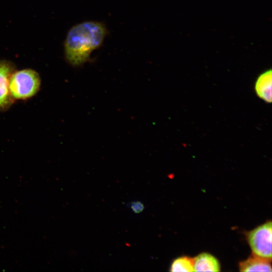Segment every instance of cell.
<instances>
[{"instance_id": "1", "label": "cell", "mask_w": 272, "mask_h": 272, "mask_svg": "<svg viewBox=\"0 0 272 272\" xmlns=\"http://www.w3.org/2000/svg\"><path fill=\"white\" fill-rule=\"evenodd\" d=\"M106 35V28L100 22L85 21L72 27L64 41L66 61L74 67L84 65L92 52L102 45Z\"/></svg>"}, {"instance_id": "2", "label": "cell", "mask_w": 272, "mask_h": 272, "mask_svg": "<svg viewBox=\"0 0 272 272\" xmlns=\"http://www.w3.org/2000/svg\"><path fill=\"white\" fill-rule=\"evenodd\" d=\"M41 84L38 72L31 69L15 71L11 75L9 83L10 95L15 100H26L35 96Z\"/></svg>"}, {"instance_id": "3", "label": "cell", "mask_w": 272, "mask_h": 272, "mask_svg": "<svg viewBox=\"0 0 272 272\" xmlns=\"http://www.w3.org/2000/svg\"><path fill=\"white\" fill-rule=\"evenodd\" d=\"M271 222L269 221L247 234V239L252 254L271 260Z\"/></svg>"}, {"instance_id": "4", "label": "cell", "mask_w": 272, "mask_h": 272, "mask_svg": "<svg viewBox=\"0 0 272 272\" xmlns=\"http://www.w3.org/2000/svg\"><path fill=\"white\" fill-rule=\"evenodd\" d=\"M14 64L6 60H0V111L8 110L14 103L9 89L12 74L15 71Z\"/></svg>"}, {"instance_id": "5", "label": "cell", "mask_w": 272, "mask_h": 272, "mask_svg": "<svg viewBox=\"0 0 272 272\" xmlns=\"http://www.w3.org/2000/svg\"><path fill=\"white\" fill-rule=\"evenodd\" d=\"M271 260L252 254L247 259L239 264L240 271H267L271 272Z\"/></svg>"}, {"instance_id": "6", "label": "cell", "mask_w": 272, "mask_h": 272, "mask_svg": "<svg viewBox=\"0 0 272 272\" xmlns=\"http://www.w3.org/2000/svg\"><path fill=\"white\" fill-rule=\"evenodd\" d=\"M193 259V271H220V265L218 259L212 254L203 252Z\"/></svg>"}, {"instance_id": "7", "label": "cell", "mask_w": 272, "mask_h": 272, "mask_svg": "<svg viewBox=\"0 0 272 272\" xmlns=\"http://www.w3.org/2000/svg\"><path fill=\"white\" fill-rule=\"evenodd\" d=\"M271 71L268 70L261 74L255 83L256 94L266 102H271Z\"/></svg>"}, {"instance_id": "8", "label": "cell", "mask_w": 272, "mask_h": 272, "mask_svg": "<svg viewBox=\"0 0 272 272\" xmlns=\"http://www.w3.org/2000/svg\"><path fill=\"white\" fill-rule=\"evenodd\" d=\"M171 271H193V259L187 256L177 258L172 262Z\"/></svg>"}, {"instance_id": "9", "label": "cell", "mask_w": 272, "mask_h": 272, "mask_svg": "<svg viewBox=\"0 0 272 272\" xmlns=\"http://www.w3.org/2000/svg\"><path fill=\"white\" fill-rule=\"evenodd\" d=\"M131 207L133 212L136 213L141 212L144 209L143 205L139 201L133 202Z\"/></svg>"}]
</instances>
